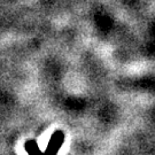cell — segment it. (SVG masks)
Returning <instances> with one entry per match:
<instances>
[{
    "label": "cell",
    "instance_id": "6da1fadb",
    "mask_svg": "<svg viewBox=\"0 0 155 155\" xmlns=\"http://www.w3.org/2000/svg\"><path fill=\"white\" fill-rule=\"evenodd\" d=\"M63 134H62L60 131H58V132H54L53 134H51L48 139H47V141H46V150L45 152L46 153H50V154H54L56 152H59V150L62 147V144H63Z\"/></svg>",
    "mask_w": 155,
    "mask_h": 155
},
{
    "label": "cell",
    "instance_id": "7a4b0ae2",
    "mask_svg": "<svg viewBox=\"0 0 155 155\" xmlns=\"http://www.w3.org/2000/svg\"><path fill=\"white\" fill-rule=\"evenodd\" d=\"M24 147H25V150H27V152H28L29 154H35V153L40 152V150H39V147H38V144H37L36 141H33V140L27 141L25 145H24Z\"/></svg>",
    "mask_w": 155,
    "mask_h": 155
}]
</instances>
